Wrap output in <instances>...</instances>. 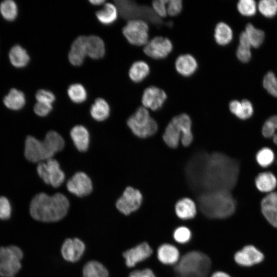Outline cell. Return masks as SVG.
Segmentation results:
<instances>
[{
	"mask_svg": "<svg viewBox=\"0 0 277 277\" xmlns=\"http://www.w3.org/2000/svg\"><path fill=\"white\" fill-rule=\"evenodd\" d=\"M240 164L221 152L195 153L185 168L187 183L198 194L216 191L231 192L238 182Z\"/></svg>",
	"mask_w": 277,
	"mask_h": 277,
	"instance_id": "obj_1",
	"label": "cell"
},
{
	"mask_svg": "<svg viewBox=\"0 0 277 277\" xmlns=\"http://www.w3.org/2000/svg\"><path fill=\"white\" fill-rule=\"evenodd\" d=\"M69 202L62 193L50 196L39 193L32 199L30 213L35 220L44 222H53L62 219L67 214Z\"/></svg>",
	"mask_w": 277,
	"mask_h": 277,
	"instance_id": "obj_2",
	"label": "cell"
},
{
	"mask_svg": "<svg viewBox=\"0 0 277 277\" xmlns=\"http://www.w3.org/2000/svg\"><path fill=\"white\" fill-rule=\"evenodd\" d=\"M65 142L60 134L55 131H50L43 141L28 135L25 141L24 155L32 163H40L52 159L64 147Z\"/></svg>",
	"mask_w": 277,
	"mask_h": 277,
	"instance_id": "obj_3",
	"label": "cell"
},
{
	"mask_svg": "<svg viewBox=\"0 0 277 277\" xmlns=\"http://www.w3.org/2000/svg\"><path fill=\"white\" fill-rule=\"evenodd\" d=\"M197 203L201 212L211 219H225L235 211L236 202L231 192L216 191L198 194Z\"/></svg>",
	"mask_w": 277,
	"mask_h": 277,
	"instance_id": "obj_4",
	"label": "cell"
},
{
	"mask_svg": "<svg viewBox=\"0 0 277 277\" xmlns=\"http://www.w3.org/2000/svg\"><path fill=\"white\" fill-rule=\"evenodd\" d=\"M192 122L186 113H181L174 116L167 125L163 138L170 148H176L181 140L184 146H188L193 141L191 131Z\"/></svg>",
	"mask_w": 277,
	"mask_h": 277,
	"instance_id": "obj_5",
	"label": "cell"
},
{
	"mask_svg": "<svg viewBox=\"0 0 277 277\" xmlns=\"http://www.w3.org/2000/svg\"><path fill=\"white\" fill-rule=\"evenodd\" d=\"M211 266V261L205 254L193 251L185 254L175 268L179 275L206 277Z\"/></svg>",
	"mask_w": 277,
	"mask_h": 277,
	"instance_id": "obj_6",
	"label": "cell"
},
{
	"mask_svg": "<svg viewBox=\"0 0 277 277\" xmlns=\"http://www.w3.org/2000/svg\"><path fill=\"white\" fill-rule=\"evenodd\" d=\"M127 124L133 133L140 138L153 135L158 128L157 123L150 116L148 110L143 106L136 109L129 117Z\"/></svg>",
	"mask_w": 277,
	"mask_h": 277,
	"instance_id": "obj_7",
	"label": "cell"
},
{
	"mask_svg": "<svg viewBox=\"0 0 277 277\" xmlns=\"http://www.w3.org/2000/svg\"><path fill=\"white\" fill-rule=\"evenodd\" d=\"M148 24L141 19L129 20L124 26L122 32L130 44L136 46H145L149 41Z\"/></svg>",
	"mask_w": 277,
	"mask_h": 277,
	"instance_id": "obj_8",
	"label": "cell"
},
{
	"mask_svg": "<svg viewBox=\"0 0 277 277\" xmlns=\"http://www.w3.org/2000/svg\"><path fill=\"white\" fill-rule=\"evenodd\" d=\"M37 173L43 181L54 188L61 185L65 180V175L61 170L58 162L50 159L38 164Z\"/></svg>",
	"mask_w": 277,
	"mask_h": 277,
	"instance_id": "obj_9",
	"label": "cell"
},
{
	"mask_svg": "<svg viewBox=\"0 0 277 277\" xmlns=\"http://www.w3.org/2000/svg\"><path fill=\"white\" fill-rule=\"evenodd\" d=\"M173 50V44L170 39L162 36H155L144 46V53L154 60H162L167 57Z\"/></svg>",
	"mask_w": 277,
	"mask_h": 277,
	"instance_id": "obj_10",
	"label": "cell"
},
{
	"mask_svg": "<svg viewBox=\"0 0 277 277\" xmlns=\"http://www.w3.org/2000/svg\"><path fill=\"white\" fill-rule=\"evenodd\" d=\"M142 200V195L138 190L128 187L116 201V207L121 213L128 215L139 208Z\"/></svg>",
	"mask_w": 277,
	"mask_h": 277,
	"instance_id": "obj_11",
	"label": "cell"
},
{
	"mask_svg": "<svg viewBox=\"0 0 277 277\" xmlns=\"http://www.w3.org/2000/svg\"><path fill=\"white\" fill-rule=\"evenodd\" d=\"M167 98V93L163 89L150 86L144 90L141 101L145 108L156 111L162 107Z\"/></svg>",
	"mask_w": 277,
	"mask_h": 277,
	"instance_id": "obj_12",
	"label": "cell"
},
{
	"mask_svg": "<svg viewBox=\"0 0 277 277\" xmlns=\"http://www.w3.org/2000/svg\"><path fill=\"white\" fill-rule=\"evenodd\" d=\"M66 186L70 192L79 197L87 195L92 190L91 179L83 172L75 173L68 181Z\"/></svg>",
	"mask_w": 277,
	"mask_h": 277,
	"instance_id": "obj_13",
	"label": "cell"
},
{
	"mask_svg": "<svg viewBox=\"0 0 277 277\" xmlns=\"http://www.w3.org/2000/svg\"><path fill=\"white\" fill-rule=\"evenodd\" d=\"M235 262L240 266L249 267L262 262L263 254L252 245L245 246L234 255Z\"/></svg>",
	"mask_w": 277,
	"mask_h": 277,
	"instance_id": "obj_14",
	"label": "cell"
},
{
	"mask_svg": "<svg viewBox=\"0 0 277 277\" xmlns=\"http://www.w3.org/2000/svg\"><path fill=\"white\" fill-rule=\"evenodd\" d=\"M85 249L84 243L77 238L67 239L64 242L61 249L63 258L70 262L78 261Z\"/></svg>",
	"mask_w": 277,
	"mask_h": 277,
	"instance_id": "obj_15",
	"label": "cell"
},
{
	"mask_svg": "<svg viewBox=\"0 0 277 277\" xmlns=\"http://www.w3.org/2000/svg\"><path fill=\"white\" fill-rule=\"evenodd\" d=\"M152 253V249L146 242L127 250L123 253L126 265L132 267L138 263L149 258Z\"/></svg>",
	"mask_w": 277,
	"mask_h": 277,
	"instance_id": "obj_16",
	"label": "cell"
},
{
	"mask_svg": "<svg viewBox=\"0 0 277 277\" xmlns=\"http://www.w3.org/2000/svg\"><path fill=\"white\" fill-rule=\"evenodd\" d=\"M261 211L267 221L277 228V192L266 195L261 203Z\"/></svg>",
	"mask_w": 277,
	"mask_h": 277,
	"instance_id": "obj_17",
	"label": "cell"
},
{
	"mask_svg": "<svg viewBox=\"0 0 277 277\" xmlns=\"http://www.w3.org/2000/svg\"><path fill=\"white\" fill-rule=\"evenodd\" d=\"M87 56L86 36H78L72 43L68 53L69 62L73 66H81Z\"/></svg>",
	"mask_w": 277,
	"mask_h": 277,
	"instance_id": "obj_18",
	"label": "cell"
},
{
	"mask_svg": "<svg viewBox=\"0 0 277 277\" xmlns=\"http://www.w3.org/2000/svg\"><path fill=\"white\" fill-rule=\"evenodd\" d=\"M3 103L7 109L18 112L25 107L27 98L23 91L15 88H12L4 96Z\"/></svg>",
	"mask_w": 277,
	"mask_h": 277,
	"instance_id": "obj_19",
	"label": "cell"
},
{
	"mask_svg": "<svg viewBox=\"0 0 277 277\" xmlns=\"http://www.w3.org/2000/svg\"><path fill=\"white\" fill-rule=\"evenodd\" d=\"M8 58L11 65L16 69L26 68L31 61L28 51L19 44L11 47L8 52Z\"/></svg>",
	"mask_w": 277,
	"mask_h": 277,
	"instance_id": "obj_20",
	"label": "cell"
},
{
	"mask_svg": "<svg viewBox=\"0 0 277 277\" xmlns=\"http://www.w3.org/2000/svg\"><path fill=\"white\" fill-rule=\"evenodd\" d=\"M176 72L185 77L191 76L196 71L198 64L196 58L191 54L186 53L179 55L174 63Z\"/></svg>",
	"mask_w": 277,
	"mask_h": 277,
	"instance_id": "obj_21",
	"label": "cell"
},
{
	"mask_svg": "<svg viewBox=\"0 0 277 277\" xmlns=\"http://www.w3.org/2000/svg\"><path fill=\"white\" fill-rule=\"evenodd\" d=\"M87 56L94 60L102 58L105 54V45L99 36L91 35L86 36Z\"/></svg>",
	"mask_w": 277,
	"mask_h": 277,
	"instance_id": "obj_22",
	"label": "cell"
},
{
	"mask_svg": "<svg viewBox=\"0 0 277 277\" xmlns=\"http://www.w3.org/2000/svg\"><path fill=\"white\" fill-rule=\"evenodd\" d=\"M70 136L73 143L80 151H86L89 147V134L87 129L83 126L76 125L70 131Z\"/></svg>",
	"mask_w": 277,
	"mask_h": 277,
	"instance_id": "obj_23",
	"label": "cell"
},
{
	"mask_svg": "<svg viewBox=\"0 0 277 277\" xmlns=\"http://www.w3.org/2000/svg\"><path fill=\"white\" fill-rule=\"evenodd\" d=\"M177 216L183 220L194 217L196 213V207L194 202L189 198L184 197L179 200L175 206Z\"/></svg>",
	"mask_w": 277,
	"mask_h": 277,
	"instance_id": "obj_24",
	"label": "cell"
},
{
	"mask_svg": "<svg viewBox=\"0 0 277 277\" xmlns=\"http://www.w3.org/2000/svg\"><path fill=\"white\" fill-rule=\"evenodd\" d=\"M229 110L232 113L242 120L251 117L253 112L252 104L247 100L242 101L233 100L229 104Z\"/></svg>",
	"mask_w": 277,
	"mask_h": 277,
	"instance_id": "obj_25",
	"label": "cell"
},
{
	"mask_svg": "<svg viewBox=\"0 0 277 277\" xmlns=\"http://www.w3.org/2000/svg\"><path fill=\"white\" fill-rule=\"evenodd\" d=\"M149 65L144 61H137L132 63L128 71L130 79L137 83L142 82L150 74Z\"/></svg>",
	"mask_w": 277,
	"mask_h": 277,
	"instance_id": "obj_26",
	"label": "cell"
},
{
	"mask_svg": "<svg viewBox=\"0 0 277 277\" xmlns=\"http://www.w3.org/2000/svg\"><path fill=\"white\" fill-rule=\"evenodd\" d=\"M118 9L116 5L110 3L104 4L103 8L96 12L97 20L102 24L109 25L117 18Z\"/></svg>",
	"mask_w": 277,
	"mask_h": 277,
	"instance_id": "obj_27",
	"label": "cell"
},
{
	"mask_svg": "<svg viewBox=\"0 0 277 277\" xmlns=\"http://www.w3.org/2000/svg\"><path fill=\"white\" fill-rule=\"evenodd\" d=\"M157 258L163 264L171 265L176 263L179 260V251L173 245L164 244L157 249Z\"/></svg>",
	"mask_w": 277,
	"mask_h": 277,
	"instance_id": "obj_28",
	"label": "cell"
},
{
	"mask_svg": "<svg viewBox=\"0 0 277 277\" xmlns=\"http://www.w3.org/2000/svg\"><path fill=\"white\" fill-rule=\"evenodd\" d=\"M255 184L259 190L263 192H271L277 185V180L270 172L259 173L255 178Z\"/></svg>",
	"mask_w": 277,
	"mask_h": 277,
	"instance_id": "obj_29",
	"label": "cell"
},
{
	"mask_svg": "<svg viewBox=\"0 0 277 277\" xmlns=\"http://www.w3.org/2000/svg\"><path fill=\"white\" fill-rule=\"evenodd\" d=\"M213 37L218 45H227L232 41V30L226 23L222 22H219L215 27Z\"/></svg>",
	"mask_w": 277,
	"mask_h": 277,
	"instance_id": "obj_30",
	"label": "cell"
},
{
	"mask_svg": "<svg viewBox=\"0 0 277 277\" xmlns=\"http://www.w3.org/2000/svg\"><path fill=\"white\" fill-rule=\"evenodd\" d=\"M90 112L93 119L97 121H103L108 117L110 114V107L105 100L97 98L92 105Z\"/></svg>",
	"mask_w": 277,
	"mask_h": 277,
	"instance_id": "obj_31",
	"label": "cell"
},
{
	"mask_svg": "<svg viewBox=\"0 0 277 277\" xmlns=\"http://www.w3.org/2000/svg\"><path fill=\"white\" fill-rule=\"evenodd\" d=\"M18 7L14 0H2L0 2V14L8 22H13L18 15Z\"/></svg>",
	"mask_w": 277,
	"mask_h": 277,
	"instance_id": "obj_32",
	"label": "cell"
},
{
	"mask_svg": "<svg viewBox=\"0 0 277 277\" xmlns=\"http://www.w3.org/2000/svg\"><path fill=\"white\" fill-rule=\"evenodd\" d=\"M108 275L106 267L95 261L87 262L83 267V277H108Z\"/></svg>",
	"mask_w": 277,
	"mask_h": 277,
	"instance_id": "obj_33",
	"label": "cell"
},
{
	"mask_svg": "<svg viewBox=\"0 0 277 277\" xmlns=\"http://www.w3.org/2000/svg\"><path fill=\"white\" fill-rule=\"evenodd\" d=\"M20 261L15 260L0 261V275L14 277L22 267Z\"/></svg>",
	"mask_w": 277,
	"mask_h": 277,
	"instance_id": "obj_34",
	"label": "cell"
},
{
	"mask_svg": "<svg viewBox=\"0 0 277 277\" xmlns=\"http://www.w3.org/2000/svg\"><path fill=\"white\" fill-rule=\"evenodd\" d=\"M68 96L73 103L80 104L87 98V92L83 85L79 83L71 84L67 89Z\"/></svg>",
	"mask_w": 277,
	"mask_h": 277,
	"instance_id": "obj_35",
	"label": "cell"
},
{
	"mask_svg": "<svg viewBox=\"0 0 277 277\" xmlns=\"http://www.w3.org/2000/svg\"><path fill=\"white\" fill-rule=\"evenodd\" d=\"M245 31L251 46L258 48L262 45L265 37L264 32L262 30L255 28L252 24L248 23L246 26Z\"/></svg>",
	"mask_w": 277,
	"mask_h": 277,
	"instance_id": "obj_36",
	"label": "cell"
},
{
	"mask_svg": "<svg viewBox=\"0 0 277 277\" xmlns=\"http://www.w3.org/2000/svg\"><path fill=\"white\" fill-rule=\"evenodd\" d=\"M262 132L266 138H272L277 145V115H273L266 120L262 127Z\"/></svg>",
	"mask_w": 277,
	"mask_h": 277,
	"instance_id": "obj_37",
	"label": "cell"
},
{
	"mask_svg": "<svg viewBox=\"0 0 277 277\" xmlns=\"http://www.w3.org/2000/svg\"><path fill=\"white\" fill-rule=\"evenodd\" d=\"M23 257L22 250L16 246L0 247V261L15 260L21 261Z\"/></svg>",
	"mask_w": 277,
	"mask_h": 277,
	"instance_id": "obj_38",
	"label": "cell"
},
{
	"mask_svg": "<svg viewBox=\"0 0 277 277\" xmlns=\"http://www.w3.org/2000/svg\"><path fill=\"white\" fill-rule=\"evenodd\" d=\"M256 160L257 163L261 167H268L274 161V153L269 148L264 147L257 152Z\"/></svg>",
	"mask_w": 277,
	"mask_h": 277,
	"instance_id": "obj_39",
	"label": "cell"
},
{
	"mask_svg": "<svg viewBox=\"0 0 277 277\" xmlns=\"http://www.w3.org/2000/svg\"><path fill=\"white\" fill-rule=\"evenodd\" d=\"M258 8L265 16L271 17L277 13V1L275 0H262L259 2Z\"/></svg>",
	"mask_w": 277,
	"mask_h": 277,
	"instance_id": "obj_40",
	"label": "cell"
},
{
	"mask_svg": "<svg viewBox=\"0 0 277 277\" xmlns=\"http://www.w3.org/2000/svg\"><path fill=\"white\" fill-rule=\"evenodd\" d=\"M263 85L269 93L277 97V77L273 72L269 71L265 75Z\"/></svg>",
	"mask_w": 277,
	"mask_h": 277,
	"instance_id": "obj_41",
	"label": "cell"
},
{
	"mask_svg": "<svg viewBox=\"0 0 277 277\" xmlns=\"http://www.w3.org/2000/svg\"><path fill=\"white\" fill-rule=\"evenodd\" d=\"M239 12L245 16L253 15L256 10V5L253 0H241L237 4Z\"/></svg>",
	"mask_w": 277,
	"mask_h": 277,
	"instance_id": "obj_42",
	"label": "cell"
},
{
	"mask_svg": "<svg viewBox=\"0 0 277 277\" xmlns=\"http://www.w3.org/2000/svg\"><path fill=\"white\" fill-rule=\"evenodd\" d=\"M173 235L174 239L177 242L184 244L190 240L191 233L187 227L180 226L174 230Z\"/></svg>",
	"mask_w": 277,
	"mask_h": 277,
	"instance_id": "obj_43",
	"label": "cell"
},
{
	"mask_svg": "<svg viewBox=\"0 0 277 277\" xmlns=\"http://www.w3.org/2000/svg\"><path fill=\"white\" fill-rule=\"evenodd\" d=\"M36 102L52 104L55 100V96L51 91L45 89H38L34 94Z\"/></svg>",
	"mask_w": 277,
	"mask_h": 277,
	"instance_id": "obj_44",
	"label": "cell"
},
{
	"mask_svg": "<svg viewBox=\"0 0 277 277\" xmlns=\"http://www.w3.org/2000/svg\"><path fill=\"white\" fill-rule=\"evenodd\" d=\"M12 207L9 200L4 196H0V220H6L11 215Z\"/></svg>",
	"mask_w": 277,
	"mask_h": 277,
	"instance_id": "obj_45",
	"label": "cell"
},
{
	"mask_svg": "<svg viewBox=\"0 0 277 277\" xmlns=\"http://www.w3.org/2000/svg\"><path fill=\"white\" fill-rule=\"evenodd\" d=\"M183 6V2L181 0L167 1V15L171 16H175L178 15L182 12Z\"/></svg>",
	"mask_w": 277,
	"mask_h": 277,
	"instance_id": "obj_46",
	"label": "cell"
},
{
	"mask_svg": "<svg viewBox=\"0 0 277 277\" xmlns=\"http://www.w3.org/2000/svg\"><path fill=\"white\" fill-rule=\"evenodd\" d=\"M51 104L36 102L33 107L34 112L37 115L44 117L47 116L52 110Z\"/></svg>",
	"mask_w": 277,
	"mask_h": 277,
	"instance_id": "obj_47",
	"label": "cell"
},
{
	"mask_svg": "<svg viewBox=\"0 0 277 277\" xmlns=\"http://www.w3.org/2000/svg\"><path fill=\"white\" fill-rule=\"evenodd\" d=\"M167 3L165 0H156L152 2L154 12L160 17H165L167 15Z\"/></svg>",
	"mask_w": 277,
	"mask_h": 277,
	"instance_id": "obj_48",
	"label": "cell"
},
{
	"mask_svg": "<svg viewBox=\"0 0 277 277\" xmlns=\"http://www.w3.org/2000/svg\"><path fill=\"white\" fill-rule=\"evenodd\" d=\"M236 55L241 62L247 63L251 57L250 48L239 45L236 50Z\"/></svg>",
	"mask_w": 277,
	"mask_h": 277,
	"instance_id": "obj_49",
	"label": "cell"
},
{
	"mask_svg": "<svg viewBox=\"0 0 277 277\" xmlns=\"http://www.w3.org/2000/svg\"><path fill=\"white\" fill-rule=\"evenodd\" d=\"M129 277H155V276L151 270L145 269L132 272Z\"/></svg>",
	"mask_w": 277,
	"mask_h": 277,
	"instance_id": "obj_50",
	"label": "cell"
},
{
	"mask_svg": "<svg viewBox=\"0 0 277 277\" xmlns=\"http://www.w3.org/2000/svg\"><path fill=\"white\" fill-rule=\"evenodd\" d=\"M240 45L246 47L250 48L251 47L247 35L245 31H243L239 37Z\"/></svg>",
	"mask_w": 277,
	"mask_h": 277,
	"instance_id": "obj_51",
	"label": "cell"
},
{
	"mask_svg": "<svg viewBox=\"0 0 277 277\" xmlns=\"http://www.w3.org/2000/svg\"><path fill=\"white\" fill-rule=\"evenodd\" d=\"M211 277H231L227 273L222 271H217L214 272Z\"/></svg>",
	"mask_w": 277,
	"mask_h": 277,
	"instance_id": "obj_52",
	"label": "cell"
},
{
	"mask_svg": "<svg viewBox=\"0 0 277 277\" xmlns=\"http://www.w3.org/2000/svg\"><path fill=\"white\" fill-rule=\"evenodd\" d=\"M89 2L94 6H100L105 4V1L104 0H91L89 1Z\"/></svg>",
	"mask_w": 277,
	"mask_h": 277,
	"instance_id": "obj_53",
	"label": "cell"
},
{
	"mask_svg": "<svg viewBox=\"0 0 277 277\" xmlns=\"http://www.w3.org/2000/svg\"><path fill=\"white\" fill-rule=\"evenodd\" d=\"M179 277H196L193 275H180Z\"/></svg>",
	"mask_w": 277,
	"mask_h": 277,
	"instance_id": "obj_54",
	"label": "cell"
},
{
	"mask_svg": "<svg viewBox=\"0 0 277 277\" xmlns=\"http://www.w3.org/2000/svg\"><path fill=\"white\" fill-rule=\"evenodd\" d=\"M276 164L277 165V160H276Z\"/></svg>",
	"mask_w": 277,
	"mask_h": 277,
	"instance_id": "obj_55",
	"label": "cell"
}]
</instances>
